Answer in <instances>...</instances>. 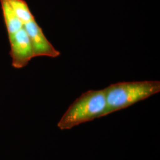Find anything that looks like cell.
Returning <instances> with one entry per match:
<instances>
[{
  "instance_id": "3",
  "label": "cell",
  "mask_w": 160,
  "mask_h": 160,
  "mask_svg": "<svg viewBox=\"0 0 160 160\" xmlns=\"http://www.w3.org/2000/svg\"><path fill=\"white\" fill-rule=\"evenodd\" d=\"M10 44L12 65L15 68H22L34 58L29 36L24 28L8 36Z\"/></svg>"
},
{
  "instance_id": "6",
  "label": "cell",
  "mask_w": 160,
  "mask_h": 160,
  "mask_svg": "<svg viewBox=\"0 0 160 160\" xmlns=\"http://www.w3.org/2000/svg\"><path fill=\"white\" fill-rule=\"evenodd\" d=\"M17 17L23 23H26L35 20L27 3L24 0H7Z\"/></svg>"
},
{
  "instance_id": "5",
  "label": "cell",
  "mask_w": 160,
  "mask_h": 160,
  "mask_svg": "<svg viewBox=\"0 0 160 160\" xmlns=\"http://www.w3.org/2000/svg\"><path fill=\"white\" fill-rule=\"evenodd\" d=\"M3 17L8 36L19 31L23 28V24L17 17L7 0H0Z\"/></svg>"
},
{
  "instance_id": "4",
  "label": "cell",
  "mask_w": 160,
  "mask_h": 160,
  "mask_svg": "<svg viewBox=\"0 0 160 160\" xmlns=\"http://www.w3.org/2000/svg\"><path fill=\"white\" fill-rule=\"evenodd\" d=\"M23 27L29 36L34 57L45 56L56 58L60 55V52L47 39L35 20L24 24Z\"/></svg>"
},
{
  "instance_id": "1",
  "label": "cell",
  "mask_w": 160,
  "mask_h": 160,
  "mask_svg": "<svg viewBox=\"0 0 160 160\" xmlns=\"http://www.w3.org/2000/svg\"><path fill=\"white\" fill-rule=\"evenodd\" d=\"M106 107L102 117L143 100L160 92L158 81L120 82L105 88Z\"/></svg>"
},
{
  "instance_id": "2",
  "label": "cell",
  "mask_w": 160,
  "mask_h": 160,
  "mask_svg": "<svg viewBox=\"0 0 160 160\" xmlns=\"http://www.w3.org/2000/svg\"><path fill=\"white\" fill-rule=\"evenodd\" d=\"M106 107L105 88L82 93L72 103L58 123L61 130H69L102 118Z\"/></svg>"
}]
</instances>
